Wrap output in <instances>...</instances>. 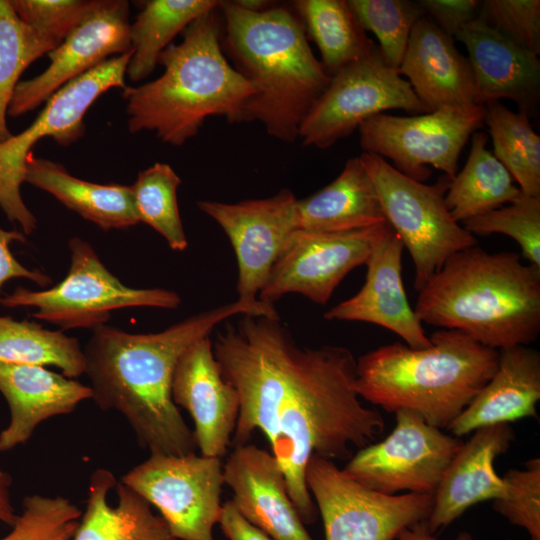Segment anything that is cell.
<instances>
[{"mask_svg":"<svg viewBox=\"0 0 540 540\" xmlns=\"http://www.w3.org/2000/svg\"><path fill=\"white\" fill-rule=\"evenodd\" d=\"M454 39L467 49L476 105L510 99L528 114L536 107L540 94L538 55L517 46L478 16Z\"/></svg>","mask_w":540,"mask_h":540,"instance_id":"cell-21","label":"cell"},{"mask_svg":"<svg viewBox=\"0 0 540 540\" xmlns=\"http://www.w3.org/2000/svg\"><path fill=\"white\" fill-rule=\"evenodd\" d=\"M181 179L166 163H154L130 186L139 222L157 231L175 251L188 246L177 202Z\"/></svg>","mask_w":540,"mask_h":540,"instance_id":"cell-35","label":"cell"},{"mask_svg":"<svg viewBox=\"0 0 540 540\" xmlns=\"http://www.w3.org/2000/svg\"><path fill=\"white\" fill-rule=\"evenodd\" d=\"M414 311L493 349L528 346L540 334V267L516 252L463 249L418 291Z\"/></svg>","mask_w":540,"mask_h":540,"instance_id":"cell-4","label":"cell"},{"mask_svg":"<svg viewBox=\"0 0 540 540\" xmlns=\"http://www.w3.org/2000/svg\"><path fill=\"white\" fill-rule=\"evenodd\" d=\"M23 511L0 540H70L82 511L69 499L39 494L23 499Z\"/></svg>","mask_w":540,"mask_h":540,"instance_id":"cell-38","label":"cell"},{"mask_svg":"<svg viewBox=\"0 0 540 540\" xmlns=\"http://www.w3.org/2000/svg\"><path fill=\"white\" fill-rule=\"evenodd\" d=\"M223 477L238 512L272 540H313L271 452L250 443L233 447Z\"/></svg>","mask_w":540,"mask_h":540,"instance_id":"cell-19","label":"cell"},{"mask_svg":"<svg viewBox=\"0 0 540 540\" xmlns=\"http://www.w3.org/2000/svg\"><path fill=\"white\" fill-rule=\"evenodd\" d=\"M297 198L289 189L273 196L224 203L203 200L198 208L226 233L235 252L238 300L258 301L272 267L289 243L295 225Z\"/></svg>","mask_w":540,"mask_h":540,"instance_id":"cell-16","label":"cell"},{"mask_svg":"<svg viewBox=\"0 0 540 540\" xmlns=\"http://www.w3.org/2000/svg\"><path fill=\"white\" fill-rule=\"evenodd\" d=\"M217 0H149L130 25L132 56L126 75L133 82L148 77L175 36L200 16L218 9Z\"/></svg>","mask_w":540,"mask_h":540,"instance_id":"cell-31","label":"cell"},{"mask_svg":"<svg viewBox=\"0 0 540 540\" xmlns=\"http://www.w3.org/2000/svg\"><path fill=\"white\" fill-rule=\"evenodd\" d=\"M396 540H438L430 532L427 520L418 522L400 531ZM455 540H472L469 533H461Z\"/></svg>","mask_w":540,"mask_h":540,"instance_id":"cell-46","label":"cell"},{"mask_svg":"<svg viewBox=\"0 0 540 540\" xmlns=\"http://www.w3.org/2000/svg\"><path fill=\"white\" fill-rule=\"evenodd\" d=\"M473 236L504 234L514 239L521 255L540 267V196L522 195L516 201L461 224Z\"/></svg>","mask_w":540,"mask_h":540,"instance_id":"cell-37","label":"cell"},{"mask_svg":"<svg viewBox=\"0 0 540 540\" xmlns=\"http://www.w3.org/2000/svg\"><path fill=\"white\" fill-rule=\"evenodd\" d=\"M11 483L10 475L0 470V521L10 526L13 525L17 517L10 497Z\"/></svg>","mask_w":540,"mask_h":540,"instance_id":"cell-45","label":"cell"},{"mask_svg":"<svg viewBox=\"0 0 540 540\" xmlns=\"http://www.w3.org/2000/svg\"><path fill=\"white\" fill-rule=\"evenodd\" d=\"M362 29L378 39L386 63L398 69L411 31L424 17L417 2L409 0H346Z\"/></svg>","mask_w":540,"mask_h":540,"instance_id":"cell-36","label":"cell"},{"mask_svg":"<svg viewBox=\"0 0 540 540\" xmlns=\"http://www.w3.org/2000/svg\"><path fill=\"white\" fill-rule=\"evenodd\" d=\"M218 9L194 20L183 40L160 54L164 71L158 78L123 89L130 133L154 132L178 147L196 136L209 117L246 122L245 108L255 89L223 52Z\"/></svg>","mask_w":540,"mask_h":540,"instance_id":"cell-3","label":"cell"},{"mask_svg":"<svg viewBox=\"0 0 540 540\" xmlns=\"http://www.w3.org/2000/svg\"><path fill=\"white\" fill-rule=\"evenodd\" d=\"M429 338L427 348L395 342L360 356L355 389L387 412L410 410L447 429L495 373L499 350L457 330L440 329Z\"/></svg>","mask_w":540,"mask_h":540,"instance_id":"cell-6","label":"cell"},{"mask_svg":"<svg viewBox=\"0 0 540 540\" xmlns=\"http://www.w3.org/2000/svg\"><path fill=\"white\" fill-rule=\"evenodd\" d=\"M292 5L308 40L318 47L320 63L330 77L366 57L377 46L346 0H297Z\"/></svg>","mask_w":540,"mask_h":540,"instance_id":"cell-30","label":"cell"},{"mask_svg":"<svg viewBox=\"0 0 540 540\" xmlns=\"http://www.w3.org/2000/svg\"><path fill=\"white\" fill-rule=\"evenodd\" d=\"M428 113L410 83L389 66L378 46L366 57L330 77L299 128L304 146L327 149L386 110Z\"/></svg>","mask_w":540,"mask_h":540,"instance_id":"cell-11","label":"cell"},{"mask_svg":"<svg viewBox=\"0 0 540 540\" xmlns=\"http://www.w3.org/2000/svg\"><path fill=\"white\" fill-rule=\"evenodd\" d=\"M478 17L517 46L539 54V0L481 1Z\"/></svg>","mask_w":540,"mask_h":540,"instance_id":"cell-41","label":"cell"},{"mask_svg":"<svg viewBox=\"0 0 540 540\" xmlns=\"http://www.w3.org/2000/svg\"><path fill=\"white\" fill-rule=\"evenodd\" d=\"M71 264L65 278L53 287L34 291L17 287L0 298L5 307H35L36 319L62 330H93L104 325L115 310L130 307L177 309L182 300L164 288H133L122 283L100 260L94 248L80 237L68 242Z\"/></svg>","mask_w":540,"mask_h":540,"instance_id":"cell-8","label":"cell"},{"mask_svg":"<svg viewBox=\"0 0 540 540\" xmlns=\"http://www.w3.org/2000/svg\"><path fill=\"white\" fill-rule=\"evenodd\" d=\"M403 243L391 232L366 262L362 288L324 313L326 320L360 321L381 326L415 349L432 345L423 323L409 304L402 279Z\"/></svg>","mask_w":540,"mask_h":540,"instance_id":"cell-20","label":"cell"},{"mask_svg":"<svg viewBox=\"0 0 540 540\" xmlns=\"http://www.w3.org/2000/svg\"><path fill=\"white\" fill-rule=\"evenodd\" d=\"M70 540H177L165 520L107 469L90 478L86 508Z\"/></svg>","mask_w":540,"mask_h":540,"instance_id":"cell-26","label":"cell"},{"mask_svg":"<svg viewBox=\"0 0 540 540\" xmlns=\"http://www.w3.org/2000/svg\"><path fill=\"white\" fill-rule=\"evenodd\" d=\"M18 17L57 46L99 5L100 0H10Z\"/></svg>","mask_w":540,"mask_h":540,"instance_id":"cell-40","label":"cell"},{"mask_svg":"<svg viewBox=\"0 0 540 540\" xmlns=\"http://www.w3.org/2000/svg\"><path fill=\"white\" fill-rule=\"evenodd\" d=\"M393 232L389 223L342 232L294 231L271 269L258 299L273 304L296 293L324 305L346 275L365 265L371 253Z\"/></svg>","mask_w":540,"mask_h":540,"instance_id":"cell-15","label":"cell"},{"mask_svg":"<svg viewBox=\"0 0 540 540\" xmlns=\"http://www.w3.org/2000/svg\"><path fill=\"white\" fill-rule=\"evenodd\" d=\"M25 182L51 194L65 207L104 231L139 223L130 186L98 184L71 175L58 162L28 155Z\"/></svg>","mask_w":540,"mask_h":540,"instance_id":"cell-28","label":"cell"},{"mask_svg":"<svg viewBox=\"0 0 540 540\" xmlns=\"http://www.w3.org/2000/svg\"><path fill=\"white\" fill-rule=\"evenodd\" d=\"M160 512L177 540H215L223 503L220 458L150 454L120 481Z\"/></svg>","mask_w":540,"mask_h":540,"instance_id":"cell-13","label":"cell"},{"mask_svg":"<svg viewBox=\"0 0 540 540\" xmlns=\"http://www.w3.org/2000/svg\"><path fill=\"white\" fill-rule=\"evenodd\" d=\"M241 314L277 316L273 304L236 300L190 316L156 333H130L104 324L92 330L83 352L92 400L121 413L141 448L182 456L196 449L193 431L172 399L176 364L196 341Z\"/></svg>","mask_w":540,"mask_h":540,"instance_id":"cell-2","label":"cell"},{"mask_svg":"<svg viewBox=\"0 0 540 540\" xmlns=\"http://www.w3.org/2000/svg\"><path fill=\"white\" fill-rule=\"evenodd\" d=\"M26 237L22 231L5 230L0 227V290L5 282L17 278L30 280L39 286H48L52 283L49 275L23 266L12 254L10 244L14 241L25 243Z\"/></svg>","mask_w":540,"mask_h":540,"instance_id":"cell-43","label":"cell"},{"mask_svg":"<svg viewBox=\"0 0 540 540\" xmlns=\"http://www.w3.org/2000/svg\"><path fill=\"white\" fill-rule=\"evenodd\" d=\"M417 3L424 16L428 15V19L453 39L478 16L481 5L478 0H420Z\"/></svg>","mask_w":540,"mask_h":540,"instance_id":"cell-42","label":"cell"},{"mask_svg":"<svg viewBox=\"0 0 540 540\" xmlns=\"http://www.w3.org/2000/svg\"><path fill=\"white\" fill-rule=\"evenodd\" d=\"M376 189L386 221L407 248L414 264L418 292L446 260L477 245V239L451 216L444 175L434 185L402 174L384 158L363 152L359 156Z\"/></svg>","mask_w":540,"mask_h":540,"instance_id":"cell-7","label":"cell"},{"mask_svg":"<svg viewBox=\"0 0 540 540\" xmlns=\"http://www.w3.org/2000/svg\"><path fill=\"white\" fill-rule=\"evenodd\" d=\"M487 141L484 132L472 134L466 164L449 182L445 193V204L460 224L523 195L507 169L487 149Z\"/></svg>","mask_w":540,"mask_h":540,"instance_id":"cell-29","label":"cell"},{"mask_svg":"<svg viewBox=\"0 0 540 540\" xmlns=\"http://www.w3.org/2000/svg\"><path fill=\"white\" fill-rule=\"evenodd\" d=\"M305 480L325 540H395L402 529L428 520L432 511L433 495L376 492L316 455L308 461Z\"/></svg>","mask_w":540,"mask_h":540,"instance_id":"cell-12","label":"cell"},{"mask_svg":"<svg viewBox=\"0 0 540 540\" xmlns=\"http://www.w3.org/2000/svg\"><path fill=\"white\" fill-rule=\"evenodd\" d=\"M218 525L228 540H272L249 523L237 510L232 500L223 503Z\"/></svg>","mask_w":540,"mask_h":540,"instance_id":"cell-44","label":"cell"},{"mask_svg":"<svg viewBox=\"0 0 540 540\" xmlns=\"http://www.w3.org/2000/svg\"><path fill=\"white\" fill-rule=\"evenodd\" d=\"M485 106L443 107L411 116L375 115L359 128L363 152L390 159L398 171L419 182L427 181L429 166L451 181L458 160L472 134L484 124Z\"/></svg>","mask_w":540,"mask_h":540,"instance_id":"cell-10","label":"cell"},{"mask_svg":"<svg viewBox=\"0 0 540 540\" xmlns=\"http://www.w3.org/2000/svg\"><path fill=\"white\" fill-rule=\"evenodd\" d=\"M539 400L540 353L523 345L504 348L491 379L447 429L460 438L480 427L537 417Z\"/></svg>","mask_w":540,"mask_h":540,"instance_id":"cell-25","label":"cell"},{"mask_svg":"<svg viewBox=\"0 0 540 540\" xmlns=\"http://www.w3.org/2000/svg\"><path fill=\"white\" fill-rule=\"evenodd\" d=\"M525 469H510L502 477L506 496L493 501V509L524 528L531 540H540V460L532 458Z\"/></svg>","mask_w":540,"mask_h":540,"instance_id":"cell-39","label":"cell"},{"mask_svg":"<svg viewBox=\"0 0 540 540\" xmlns=\"http://www.w3.org/2000/svg\"><path fill=\"white\" fill-rule=\"evenodd\" d=\"M396 426L382 441L351 456L343 469L363 486L386 495H434L464 441L429 425L410 410H399Z\"/></svg>","mask_w":540,"mask_h":540,"instance_id":"cell-14","label":"cell"},{"mask_svg":"<svg viewBox=\"0 0 540 540\" xmlns=\"http://www.w3.org/2000/svg\"><path fill=\"white\" fill-rule=\"evenodd\" d=\"M0 363L55 366L72 379L85 372L77 338L9 316H0Z\"/></svg>","mask_w":540,"mask_h":540,"instance_id":"cell-32","label":"cell"},{"mask_svg":"<svg viewBox=\"0 0 540 540\" xmlns=\"http://www.w3.org/2000/svg\"><path fill=\"white\" fill-rule=\"evenodd\" d=\"M172 399L194 422L200 454L222 459L231 447L239 415V396L223 376L210 337L202 338L180 356L172 379Z\"/></svg>","mask_w":540,"mask_h":540,"instance_id":"cell-18","label":"cell"},{"mask_svg":"<svg viewBox=\"0 0 540 540\" xmlns=\"http://www.w3.org/2000/svg\"><path fill=\"white\" fill-rule=\"evenodd\" d=\"M219 10L223 52L255 89L245 121L260 122L277 140L295 142L301 123L330 81L301 21L285 6L249 11L222 1Z\"/></svg>","mask_w":540,"mask_h":540,"instance_id":"cell-5","label":"cell"},{"mask_svg":"<svg viewBox=\"0 0 540 540\" xmlns=\"http://www.w3.org/2000/svg\"><path fill=\"white\" fill-rule=\"evenodd\" d=\"M0 392L10 410L9 424L0 433V452L27 442L41 422L92 399L90 386L38 365L0 363Z\"/></svg>","mask_w":540,"mask_h":540,"instance_id":"cell-24","label":"cell"},{"mask_svg":"<svg viewBox=\"0 0 540 540\" xmlns=\"http://www.w3.org/2000/svg\"><path fill=\"white\" fill-rule=\"evenodd\" d=\"M386 222L376 189L359 156L316 193L297 199L296 230L342 232Z\"/></svg>","mask_w":540,"mask_h":540,"instance_id":"cell-27","label":"cell"},{"mask_svg":"<svg viewBox=\"0 0 540 540\" xmlns=\"http://www.w3.org/2000/svg\"><path fill=\"white\" fill-rule=\"evenodd\" d=\"M57 44L25 24L10 0H0V143L13 133L7 123L8 108L20 76Z\"/></svg>","mask_w":540,"mask_h":540,"instance_id":"cell-34","label":"cell"},{"mask_svg":"<svg viewBox=\"0 0 540 540\" xmlns=\"http://www.w3.org/2000/svg\"><path fill=\"white\" fill-rule=\"evenodd\" d=\"M484 123L489 128L494 156L507 169L521 192L540 196V137L529 114L513 112L500 101L485 105Z\"/></svg>","mask_w":540,"mask_h":540,"instance_id":"cell-33","label":"cell"},{"mask_svg":"<svg viewBox=\"0 0 540 540\" xmlns=\"http://www.w3.org/2000/svg\"><path fill=\"white\" fill-rule=\"evenodd\" d=\"M212 341L224 378L239 396L231 446L263 432L284 473L304 524L318 510L307 488L311 456L351 458L385 428L382 414L363 406L355 389L356 359L346 347L299 346L279 315H238Z\"/></svg>","mask_w":540,"mask_h":540,"instance_id":"cell-1","label":"cell"},{"mask_svg":"<svg viewBox=\"0 0 540 540\" xmlns=\"http://www.w3.org/2000/svg\"><path fill=\"white\" fill-rule=\"evenodd\" d=\"M398 70L430 112L476 105L467 57L455 47L453 38L425 16L414 25Z\"/></svg>","mask_w":540,"mask_h":540,"instance_id":"cell-23","label":"cell"},{"mask_svg":"<svg viewBox=\"0 0 540 540\" xmlns=\"http://www.w3.org/2000/svg\"><path fill=\"white\" fill-rule=\"evenodd\" d=\"M239 7L249 10V11H263L271 4H269V1L264 0H239L234 1Z\"/></svg>","mask_w":540,"mask_h":540,"instance_id":"cell-47","label":"cell"},{"mask_svg":"<svg viewBox=\"0 0 540 540\" xmlns=\"http://www.w3.org/2000/svg\"><path fill=\"white\" fill-rule=\"evenodd\" d=\"M515 438L510 424L480 427L456 453L433 495L427 520L430 532L451 524L470 507L506 496V486L494 468L495 459L506 453Z\"/></svg>","mask_w":540,"mask_h":540,"instance_id":"cell-22","label":"cell"},{"mask_svg":"<svg viewBox=\"0 0 540 540\" xmlns=\"http://www.w3.org/2000/svg\"><path fill=\"white\" fill-rule=\"evenodd\" d=\"M129 2L100 0L99 5L48 53L50 64L39 75L20 81L8 116H23L38 108L65 84L107 59L131 51Z\"/></svg>","mask_w":540,"mask_h":540,"instance_id":"cell-17","label":"cell"},{"mask_svg":"<svg viewBox=\"0 0 540 540\" xmlns=\"http://www.w3.org/2000/svg\"><path fill=\"white\" fill-rule=\"evenodd\" d=\"M131 56L132 49L68 82L47 100L26 129L0 143V208L26 236L38 224L21 195L26 161L33 146L46 137L64 147L81 139L86 132L84 117L92 104L111 88L127 86L125 76Z\"/></svg>","mask_w":540,"mask_h":540,"instance_id":"cell-9","label":"cell"}]
</instances>
